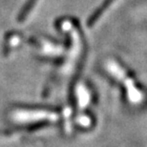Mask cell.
<instances>
[{
  "mask_svg": "<svg viewBox=\"0 0 147 147\" xmlns=\"http://www.w3.org/2000/svg\"><path fill=\"white\" fill-rule=\"evenodd\" d=\"M37 0H27L26 3L24 4V6L22 7L21 11L17 16V21L22 22L23 20L26 19V17L28 16V14L31 13L32 9L34 8V6L36 5Z\"/></svg>",
  "mask_w": 147,
  "mask_h": 147,
  "instance_id": "obj_2",
  "label": "cell"
},
{
  "mask_svg": "<svg viewBox=\"0 0 147 147\" xmlns=\"http://www.w3.org/2000/svg\"><path fill=\"white\" fill-rule=\"evenodd\" d=\"M114 1H115V0H104V1L102 2V4L99 6V7L96 9V10L94 11L92 14H91L89 18H88V20H87V26H88V27H89V28L93 27V26L95 25V23L98 20L99 17L102 16V13H103L104 11L107 10V8L109 7V6Z\"/></svg>",
  "mask_w": 147,
  "mask_h": 147,
  "instance_id": "obj_1",
  "label": "cell"
}]
</instances>
